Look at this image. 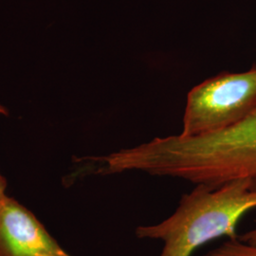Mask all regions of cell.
I'll return each instance as SVG.
<instances>
[{
	"label": "cell",
	"mask_w": 256,
	"mask_h": 256,
	"mask_svg": "<svg viewBox=\"0 0 256 256\" xmlns=\"http://www.w3.org/2000/svg\"><path fill=\"white\" fill-rule=\"evenodd\" d=\"M256 209V191L247 178L232 180L218 189L200 183L183 194L174 214L162 222L138 226L136 236L164 242L160 256H192L218 238L238 239L241 218Z\"/></svg>",
	"instance_id": "6da1fadb"
},
{
	"label": "cell",
	"mask_w": 256,
	"mask_h": 256,
	"mask_svg": "<svg viewBox=\"0 0 256 256\" xmlns=\"http://www.w3.org/2000/svg\"><path fill=\"white\" fill-rule=\"evenodd\" d=\"M256 108V66L245 72L218 74L189 92L180 135L218 132L245 119Z\"/></svg>",
	"instance_id": "7a4b0ae2"
},
{
	"label": "cell",
	"mask_w": 256,
	"mask_h": 256,
	"mask_svg": "<svg viewBox=\"0 0 256 256\" xmlns=\"http://www.w3.org/2000/svg\"><path fill=\"white\" fill-rule=\"evenodd\" d=\"M200 152L212 182L247 178L256 191V108L232 126L203 136Z\"/></svg>",
	"instance_id": "3957f363"
},
{
	"label": "cell",
	"mask_w": 256,
	"mask_h": 256,
	"mask_svg": "<svg viewBox=\"0 0 256 256\" xmlns=\"http://www.w3.org/2000/svg\"><path fill=\"white\" fill-rule=\"evenodd\" d=\"M0 256H72L32 212L14 200H0Z\"/></svg>",
	"instance_id": "277c9868"
},
{
	"label": "cell",
	"mask_w": 256,
	"mask_h": 256,
	"mask_svg": "<svg viewBox=\"0 0 256 256\" xmlns=\"http://www.w3.org/2000/svg\"><path fill=\"white\" fill-rule=\"evenodd\" d=\"M202 256H256V246L245 243L239 238L229 239Z\"/></svg>",
	"instance_id": "5b68a950"
},
{
	"label": "cell",
	"mask_w": 256,
	"mask_h": 256,
	"mask_svg": "<svg viewBox=\"0 0 256 256\" xmlns=\"http://www.w3.org/2000/svg\"><path fill=\"white\" fill-rule=\"evenodd\" d=\"M238 238H239L241 241L245 242V243L256 246V229L248 230L246 234H242V236H239Z\"/></svg>",
	"instance_id": "8992f818"
},
{
	"label": "cell",
	"mask_w": 256,
	"mask_h": 256,
	"mask_svg": "<svg viewBox=\"0 0 256 256\" xmlns=\"http://www.w3.org/2000/svg\"><path fill=\"white\" fill-rule=\"evenodd\" d=\"M6 187H7V182H6V180L0 174V200H3V198L6 196L5 194H4Z\"/></svg>",
	"instance_id": "52a82bcc"
},
{
	"label": "cell",
	"mask_w": 256,
	"mask_h": 256,
	"mask_svg": "<svg viewBox=\"0 0 256 256\" xmlns=\"http://www.w3.org/2000/svg\"><path fill=\"white\" fill-rule=\"evenodd\" d=\"M0 114L2 115H5V116H8V110H6L3 106L0 104Z\"/></svg>",
	"instance_id": "ba28073f"
}]
</instances>
